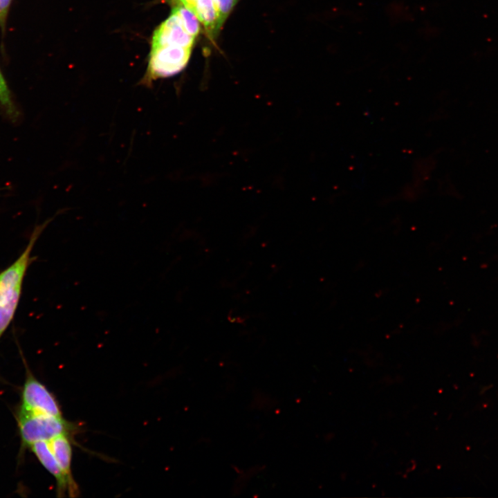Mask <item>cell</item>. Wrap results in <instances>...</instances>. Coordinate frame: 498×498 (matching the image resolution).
Masks as SVG:
<instances>
[{
    "label": "cell",
    "mask_w": 498,
    "mask_h": 498,
    "mask_svg": "<svg viewBox=\"0 0 498 498\" xmlns=\"http://www.w3.org/2000/svg\"><path fill=\"white\" fill-rule=\"evenodd\" d=\"M21 436L24 444L49 441L59 435L72 436L78 429L73 423L43 413L21 409L19 416Z\"/></svg>",
    "instance_id": "1"
},
{
    "label": "cell",
    "mask_w": 498,
    "mask_h": 498,
    "mask_svg": "<svg viewBox=\"0 0 498 498\" xmlns=\"http://www.w3.org/2000/svg\"><path fill=\"white\" fill-rule=\"evenodd\" d=\"M44 226L37 228L20 257L0 273V311L14 315L19 300L23 279L33 246Z\"/></svg>",
    "instance_id": "2"
},
{
    "label": "cell",
    "mask_w": 498,
    "mask_h": 498,
    "mask_svg": "<svg viewBox=\"0 0 498 498\" xmlns=\"http://www.w3.org/2000/svg\"><path fill=\"white\" fill-rule=\"evenodd\" d=\"M192 49L178 46L150 48L147 69L140 83L150 86L157 79L178 73L187 66Z\"/></svg>",
    "instance_id": "3"
},
{
    "label": "cell",
    "mask_w": 498,
    "mask_h": 498,
    "mask_svg": "<svg viewBox=\"0 0 498 498\" xmlns=\"http://www.w3.org/2000/svg\"><path fill=\"white\" fill-rule=\"evenodd\" d=\"M21 408L57 417H62L54 396L33 376L26 380L22 392Z\"/></svg>",
    "instance_id": "4"
},
{
    "label": "cell",
    "mask_w": 498,
    "mask_h": 498,
    "mask_svg": "<svg viewBox=\"0 0 498 498\" xmlns=\"http://www.w3.org/2000/svg\"><path fill=\"white\" fill-rule=\"evenodd\" d=\"M195 38L187 32L180 17L172 10L170 15L155 29L151 48L164 46L192 48Z\"/></svg>",
    "instance_id": "5"
},
{
    "label": "cell",
    "mask_w": 498,
    "mask_h": 498,
    "mask_svg": "<svg viewBox=\"0 0 498 498\" xmlns=\"http://www.w3.org/2000/svg\"><path fill=\"white\" fill-rule=\"evenodd\" d=\"M71 438L68 435H59L49 441V444L67 480L68 495L70 497H77L79 495V488L71 472L72 447Z\"/></svg>",
    "instance_id": "6"
},
{
    "label": "cell",
    "mask_w": 498,
    "mask_h": 498,
    "mask_svg": "<svg viewBox=\"0 0 498 498\" xmlns=\"http://www.w3.org/2000/svg\"><path fill=\"white\" fill-rule=\"evenodd\" d=\"M43 466L55 478L59 496L68 493V482L62 472L49 444V441H42L30 445Z\"/></svg>",
    "instance_id": "7"
},
{
    "label": "cell",
    "mask_w": 498,
    "mask_h": 498,
    "mask_svg": "<svg viewBox=\"0 0 498 498\" xmlns=\"http://www.w3.org/2000/svg\"><path fill=\"white\" fill-rule=\"evenodd\" d=\"M205 27L209 37L214 39L222 24L212 0H196L191 9Z\"/></svg>",
    "instance_id": "8"
},
{
    "label": "cell",
    "mask_w": 498,
    "mask_h": 498,
    "mask_svg": "<svg viewBox=\"0 0 498 498\" xmlns=\"http://www.w3.org/2000/svg\"><path fill=\"white\" fill-rule=\"evenodd\" d=\"M180 17L187 32L196 37L200 31V21L196 14L190 8L183 6H173L172 10Z\"/></svg>",
    "instance_id": "9"
},
{
    "label": "cell",
    "mask_w": 498,
    "mask_h": 498,
    "mask_svg": "<svg viewBox=\"0 0 498 498\" xmlns=\"http://www.w3.org/2000/svg\"><path fill=\"white\" fill-rule=\"evenodd\" d=\"M0 104L5 113L10 118L18 116V111L12 100L10 91L0 71Z\"/></svg>",
    "instance_id": "10"
},
{
    "label": "cell",
    "mask_w": 498,
    "mask_h": 498,
    "mask_svg": "<svg viewBox=\"0 0 498 498\" xmlns=\"http://www.w3.org/2000/svg\"><path fill=\"white\" fill-rule=\"evenodd\" d=\"M217 10L221 24L223 25L237 0H212Z\"/></svg>",
    "instance_id": "11"
},
{
    "label": "cell",
    "mask_w": 498,
    "mask_h": 498,
    "mask_svg": "<svg viewBox=\"0 0 498 498\" xmlns=\"http://www.w3.org/2000/svg\"><path fill=\"white\" fill-rule=\"evenodd\" d=\"M11 0H0V23L5 21Z\"/></svg>",
    "instance_id": "12"
},
{
    "label": "cell",
    "mask_w": 498,
    "mask_h": 498,
    "mask_svg": "<svg viewBox=\"0 0 498 498\" xmlns=\"http://www.w3.org/2000/svg\"><path fill=\"white\" fill-rule=\"evenodd\" d=\"M169 1L173 6H185L190 10L194 6V3L196 0H167Z\"/></svg>",
    "instance_id": "13"
}]
</instances>
